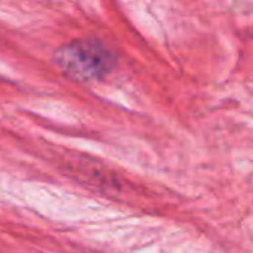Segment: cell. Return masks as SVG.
I'll list each match as a JSON object with an SVG mask.
<instances>
[{
	"mask_svg": "<svg viewBox=\"0 0 253 253\" xmlns=\"http://www.w3.org/2000/svg\"><path fill=\"white\" fill-rule=\"evenodd\" d=\"M56 65L79 82H98L116 67V55L96 39H80L59 47L55 53Z\"/></svg>",
	"mask_w": 253,
	"mask_h": 253,
	"instance_id": "obj_1",
	"label": "cell"
}]
</instances>
